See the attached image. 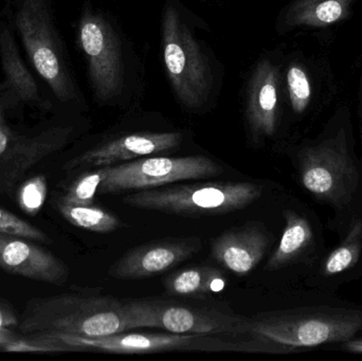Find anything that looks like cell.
Segmentation results:
<instances>
[{"instance_id": "8", "label": "cell", "mask_w": 362, "mask_h": 361, "mask_svg": "<svg viewBox=\"0 0 362 361\" xmlns=\"http://www.w3.org/2000/svg\"><path fill=\"white\" fill-rule=\"evenodd\" d=\"M223 172L221 165L206 156L151 157L122 165H110L100 184L101 194L159 188L185 180L215 177Z\"/></svg>"}, {"instance_id": "21", "label": "cell", "mask_w": 362, "mask_h": 361, "mask_svg": "<svg viewBox=\"0 0 362 361\" xmlns=\"http://www.w3.org/2000/svg\"><path fill=\"white\" fill-rule=\"evenodd\" d=\"M362 251V222L353 223L348 237L327 256L323 266L325 276L340 275L352 269L358 263Z\"/></svg>"}, {"instance_id": "6", "label": "cell", "mask_w": 362, "mask_h": 361, "mask_svg": "<svg viewBox=\"0 0 362 361\" xmlns=\"http://www.w3.org/2000/svg\"><path fill=\"white\" fill-rule=\"evenodd\" d=\"M57 337L67 345L85 351L99 350L116 354H148L167 351L204 352H270L269 345L263 339L253 343L223 341L211 334H153L125 332L100 338H87L67 334H46Z\"/></svg>"}, {"instance_id": "20", "label": "cell", "mask_w": 362, "mask_h": 361, "mask_svg": "<svg viewBox=\"0 0 362 361\" xmlns=\"http://www.w3.org/2000/svg\"><path fill=\"white\" fill-rule=\"evenodd\" d=\"M215 267L193 266L180 269L165 278V290L171 296L206 299L210 296L209 281Z\"/></svg>"}, {"instance_id": "29", "label": "cell", "mask_w": 362, "mask_h": 361, "mask_svg": "<svg viewBox=\"0 0 362 361\" xmlns=\"http://www.w3.org/2000/svg\"><path fill=\"white\" fill-rule=\"evenodd\" d=\"M344 347L346 351L362 354V339H356V341L350 339V341H344Z\"/></svg>"}, {"instance_id": "12", "label": "cell", "mask_w": 362, "mask_h": 361, "mask_svg": "<svg viewBox=\"0 0 362 361\" xmlns=\"http://www.w3.org/2000/svg\"><path fill=\"white\" fill-rule=\"evenodd\" d=\"M304 188L323 201L341 203L356 184V171L348 157L329 148L306 150L300 162Z\"/></svg>"}, {"instance_id": "27", "label": "cell", "mask_w": 362, "mask_h": 361, "mask_svg": "<svg viewBox=\"0 0 362 361\" xmlns=\"http://www.w3.org/2000/svg\"><path fill=\"white\" fill-rule=\"evenodd\" d=\"M18 317L13 307L6 301L0 300V348L8 345L18 337L10 330L13 326H18Z\"/></svg>"}, {"instance_id": "9", "label": "cell", "mask_w": 362, "mask_h": 361, "mask_svg": "<svg viewBox=\"0 0 362 361\" xmlns=\"http://www.w3.org/2000/svg\"><path fill=\"white\" fill-rule=\"evenodd\" d=\"M80 45L88 64L93 93L100 102L119 95L124 82V64L118 36L100 15L86 11L81 19Z\"/></svg>"}, {"instance_id": "3", "label": "cell", "mask_w": 362, "mask_h": 361, "mask_svg": "<svg viewBox=\"0 0 362 361\" xmlns=\"http://www.w3.org/2000/svg\"><path fill=\"white\" fill-rule=\"evenodd\" d=\"M262 193L263 188L252 182H198L138 191L125 196L123 203L138 209L177 215H218L245 209Z\"/></svg>"}, {"instance_id": "25", "label": "cell", "mask_w": 362, "mask_h": 361, "mask_svg": "<svg viewBox=\"0 0 362 361\" xmlns=\"http://www.w3.org/2000/svg\"><path fill=\"white\" fill-rule=\"evenodd\" d=\"M0 233L16 235L40 243H51V239L44 232L36 228L33 225L21 220L8 210L0 207Z\"/></svg>"}, {"instance_id": "26", "label": "cell", "mask_w": 362, "mask_h": 361, "mask_svg": "<svg viewBox=\"0 0 362 361\" xmlns=\"http://www.w3.org/2000/svg\"><path fill=\"white\" fill-rule=\"evenodd\" d=\"M289 91H291V103L296 112H301L308 104L310 95V86L303 70L298 67L289 69L287 74Z\"/></svg>"}, {"instance_id": "7", "label": "cell", "mask_w": 362, "mask_h": 361, "mask_svg": "<svg viewBox=\"0 0 362 361\" xmlns=\"http://www.w3.org/2000/svg\"><path fill=\"white\" fill-rule=\"evenodd\" d=\"M17 30L36 71L62 102L76 97L64 63L46 0H23L16 14Z\"/></svg>"}, {"instance_id": "2", "label": "cell", "mask_w": 362, "mask_h": 361, "mask_svg": "<svg viewBox=\"0 0 362 361\" xmlns=\"http://www.w3.org/2000/svg\"><path fill=\"white\" fill-rule=\"evenodd\" d=\"M250 330L274 353H286L353 339L362 331V312L313 309L262 314L250 319Z\"/></svg>"}, {"instance_id": "17", "label": "cell", "mask_w": 362, "mask_h": 361, "mask_svg": "<svg viewBox=\"0 0 362 361\" xmlns=\"http://www.w3.org/2000/svg\"><path fill=\"white\" fill-rule=\"evenodd\" d=\"M0 59L6 85L18 101L34 102L38 97L35 80L25 67L8 28H0Z\"/></svg>"}, {"instance_id": "16", "label": "cell", "mask_w": 362, "mask_h": 361, "mask_svg": "<svg viewBox=\"0 0 362 361\" xmlns=\"http://www.w3.org/2000/svg\"><path fill=\"white\" fill-rule=\"evenodd\" d=\"M278 104L276 76L268 64H261L251 76L247 95V120L255 140L272 136Z\"/></svg>"}, {"instance_id": "18", "label": "cell", "mask_w": 362, "mask_h": 361, "mask_svg": "<svg viewBox=\"0 0 362 361\" xmlns=\"http://www.w3.org/2000/svg\"><path fill=\"white\" fill-rule=\"evenodd\" d=\"M285 228L278 248L268 260L265 269L279 271L300 258L312 246L314 233L310 223L293 211L284 213Z\"/></svg>"}, {"instance_id": "28", "label": "cell", "mask_w": 362, "mask_h": 361, "mask_svg": "<svg viewBox=\"0 0 362 361\" xmlns=\"http://www.w3.org/2000/svg\"><path fill=\"white\" fill-rule=\"evenodd\" d=\"M342 14L341 4L336 0L323 2L316 8V15L323 23H333Z\"/></svg>"}, {"instance_id": "1", "label": "cell", "mask_w": 362, "mask_h": 361, "mask_svg": "<svg viewBox=\"0 0 362 361\" xmlns=\"http://www.w3.org/2000/svg\"><path fill=\"white\" fill-rule=\"evenodd\" d=\"M18 329L23 334H67L87 338L127 332L123 301L89 294H64L28 303Z\"/></svg>"}, {"instance_id": "30", "label": "cell", "mask_w": 362, "mask_h": 361, "mask_svg": "<svg viewBox=\"0 0 362 361\" xmlns=\"http://www.w3.org/2000/svg\"><path fill=\"white\" fill-rule=\"evenodd\" d=\"M0 123H4V117H2L1 110H0Z\"/></svg>"}, {"instance_id": "10", "label": "cell", "mask_w": 362, "mask_h": 361, "mask_svg": "<svg viewBox=\"0 0 362 361\" xmlns=\"http://www.w3.org/2000/svg\"><path fill=\"white\" fill-rule=\"evenodd\" d=\"M71 133L70 127H54L28 137L0 123V193L10 192L27 171L61 150Z\"/></svg>"}, {"instance_id": "19", "label": "cell", "mask_w": 362, "mask_h": 361, "mask_svg": "<svg viewBox=\"0 0 362 361\" xmlns=\"http://www.w3.org/2000/svg\"><path fill=\"white\" fill-rule=\"evenodd\" d=\"M57 209L70 224L93 232H112L124 227L116 215L97 206L71 205L59 199Z\"/></svg>"}, {"instance_id": "15", "label": "cell", "mask_w": 362, "mask_h": 361, "mask_svg": "<svg viewBox=\"0 0 362 361\" xmlns=\"http://www.w3.org/2000/svg\"><path fill=\"white\" fill-rule=\"evenodd\" d=\"M269 239L257 225H246L221 233L211 244L213 258L238 276L252 271L264 258Z\"/></svg>"}, {"instance_id": "24", "label": "cell", "mask_w": 362, "mask_h": 361, "mask_svg": "<svg viewBox=\"0 0 362 361\" xmlns=\"http://www.w3.org/2000/svg\"><path fill=\"white\" fill-rule=\"evenodd\" d=\"M48 193V184L44 175H36L25 180L17 192V203L25 213L34 216L42 210Z\"/></svg>"}, {"instance_id": "11", "label": "cell", "mask_w": 362, "mask_h": 361, "mask_svg": "<svg viewBox=\"0 0 362 361\" xmlns=\"http://www.w3.org/2000/svg\"><path fill=\"white\" fill-rule=\"evenodd\" d=\"M202 249L198 237H170L148 242L129 250L110 266V277L118 280L150 279L160 275Z\"/></svg>"}, {"instance_id": "4", "label": "cell", "mask_w": 362, "mask_h": 361, "mask_svg": "<svg viewBox=\"0 0 362 361\" xmlns=\"http://www.w3.org/2000/svg\"><path fill=\"white\" fill-rule=\"evenodd\" d=\"M122 301L127 331L158 328L176 334H252L250 319L218 309L187 307L157 298Z\"/></svg>"}, {"instance_id": "23", "label": "cell", "mask_w": 362, "mask_h": 361, "mask_svg": "<svg viewBox=\"0 0 362 361\" xmlns=\"http://www.w3.org/2000/svg\"><path fill=\"white\" fill-rule=\"evenodd\" d=\"M107 173L108 167H102L83 174L69 187L61 201L71 205H93L100 184L105 179Z\"/></svg>"}, {"instance_id": "22", "label": "cell", "mask_w": 362, "mask_h": 361, "mask_svg": "<svg viewBox=\"0 0 362 361\" xmlns=\"http://www.w3.org/2000/svg\"><path fill=\"white\" fill-rule=\"evenodd\" d=\"M23 338L17 337L14 341L1 348L6 352L14 353H63V352H82L84 349L72 347L57 337L46 334H32Z\"/></svg>"}, {"instance_id": "5", "label": "cell", "mask_w": 362, "mask_h": 361, "mask_svg": "<svg viewBox=\"0 0 362 361\" xmlns=\"http://www.w3.org/2000/svg\"><path fill=\"white\" fill-rule=\"evenodd\" d=\"M163 59L176 97L185 107L199 108L212 86L210 66L187 23L172 6L163 15Z\"/></svg>"}, {"instance_id": "14", "label": "cell", "mask_w": 362, "mask_h": 361, "mask_svg": "<svg viewBox=\"0 0 362 361\" xmlns=\"http://www.w3.org/2000/svg\"><path fill=\"white\" fill-rule=\"evenodd\" d=\"M25 237L0 233V268L27 279L63 283L68 268L61 259Z\"/></svg>"}, {"instance_id": "13", "label": "cell", "mask_w": 362, "mask_h": 361, "mask_svg": "<svg viewBox=\"0 0 362 361\" xmlns=\"http://www.w3.org/2000/svg\"><path fill=\"white\" fill-rule=\"evenodd\" d=\"M181 141L180 133L131 134L83 153L72 159L66 167H110L120 161L135 160L150 155L170 152L177 148Z\"/></svg>"}]
</instances>
